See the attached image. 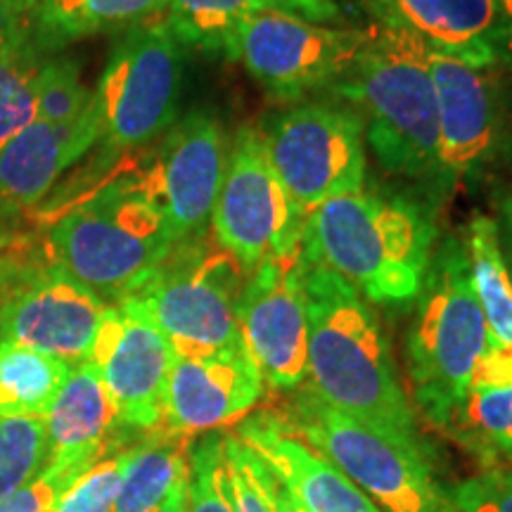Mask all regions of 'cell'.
<instances>
[{"label": "cell", "instance_id": "20", "mask_svg": "<svg viewBox=\"0 0 512 512\" xmlns=\"http://www.w3.org/2000/svg\"><path fill=\"white\" fill-rule=\"evenodd\" d=\"M377 22L411 31L430 50L496 67L505 36L498 0H366Z\"/></svg>", "mask_w": 512, "mask_h": 512}, {"label": "cell", "instance_id": "43", "mask_svg": "<svg viewBox=\"0 0 512 512\" xmlns=\"http://www.w3.org/2000/svg\"><path fill=\"white\" fill-rule=\"evenodd\" d=\"M15 242H17V233L10 228V223H0V254L8 252Z\"/></svg>", "mask_w": 512, "mask_h": 512}, {"label": "cell", "instance_id": "26", "mask_svg": "<svg viewBox=\"0 0 512 512\" xmlns=\"http://www.w3.org/2000/svg\"><path fill=\"white\" fill-rule=\"evenodd\" d=\"M69 370L62 358L0 342V420L43 418Z\"/></svg>", "mask_w": 512, "mask_h": 512}, {"label": "cell", "instance_id": "8", "mask_svg": "<svg viewBox=\"0 0 512 512\" xmlns=\"http://www.w3.org/2000/svg\"><path fill=\"white\" fill-rule=\"evenodd\" d=\"M287 425L342 470L380 510L439 512L446 505L434 484L425 448L337 411L311 389L294 396Z\"/></svg>", "mask_w": 512, "mask_h": 512}, {"label": "cell", "instance_id": "21", "mask_svg": "<svg viewBox=\"0 0 512 512\" xmlns=\"http://www.w3.org/2000/svg\"><path fill=\"white\" fill-rule=\"evenodd\" d=\"M43 422L48 439L46 465L64 467L76 475L105 458L114 425H119L105 384L88 361L69 370Z\"/></svg>", "mask_w": 512, "mask_h": 512}, {"label": "cell", "instance_id": "10", "mask_svg": "<svg viewBox=\"0 0 512 512\" xmlns=\"http://www.w3.org/2000/svg\"><path fill=\"white\" fill-rule=\"evenodd\" d=\"M306 219L309 214L275 174L259 128H240L211 214L216 245L252 273L266 259L297 254Z\"/></svg>", "mask_w": 512, "mask_h": 512}, {"label": "cell", "instance_id": "38", "mask_svg": "<svg viewBox=\"0 0 512 512\" xmlns=\"http://www.w3.org/2000/svg\"><path fill=\"white\" fill-rule=\"evenodd\" d=\"M31 0H0V48L29 22Z\"/></svg>", "mask_w": 512, "mask_h": 512}, {"label": "cell", "instance_id": "28", "mask_svg": "<svg viewBox=\"0 0 512 512\" xmlns=\"http://www.w3.org/2000/svg\"><path fill=\"white\" fill-rule=\"evenodd\" d=\"M166 0H79L53 29L34 34L43 53L53 55L67 43L81 41L86 36L105 34V31H126L150 19L162 17Z\"/></svg>", "mask_w": 512, "mask_h": 512}, {"label": "cell", "instance_id": "29", "mask_svg": "<svg viewBox=\"0 0 512 512\" xmlns=\"http://www.w3.org/2000/svg\"><path fill=\"white\" fill-rule=\"evenodd\" d=\"M91 105L93 91L81 79L79 62L64 55H48L34 79V119L74 124Z\"/></svg>", "mask_w": 512, "mask_h": 512}, {"label": "cell", "instance_id": "33", "mask_svg": "<svg viewBox=\"0 0 512 512\" xmlns=\"http://www.w3.org/2000/svg\"><path fill=\"white\" fill-rule=\"evenodd\" d=\"M223 453H226L228 484L235 512H271L264 460L247 444H242L238 434L223 437Z\"/></svg>", "mask_w": 512, "mask_h": 512}, {"label": "cell", "instance_id": "5", "mask_svg": "<svg viewBox=\"0 0 512 512\" xmlns=\"http://www.w3.org/2000/svg\"><path fill=\"white\" fill-rule=\"evenodd\" d=\"M491 335L472 290L465 242L434 247L406 339L408 387L430 425L448 430Z\"/></svg>", "mask_w": 512, "mask_h": 512}, {"label": "cell", "instance_id": "1", "mask_svg": "<svg viewBox=\"0 0 512 512\" xmlns=\"http://www.w3.org/2000/svg\"><path fill=\"white\" fill-rule=\"evenodd\" d=\"M304 294L311 392L351 418L425 448L373 304L342 275L309 261H304Z\"/></svg>", "mask_w": 512, "mask_h": 512}, {"label": "cell", "instance_id": "47", "mask_svg": "<svg viewBox=\"0 0 512 512\" xmlns=\"http://www.w3.org/2000/svg\"><path fill=\"white\" fill-rule=\"evenodd\" d=\"M297 508H299V505H297ZM299 512H302V510H299Z\"/></svg>", "mask_w": 512, "mask_h": 512}, {"label": "cell", "instance_id": "16", "mask_svg": "<svg viewBox=\"0 0 512 512\" xmlns=\"http://www.w3.org/2000/svg\"><path fill=\"white\" fill-rule=\"evenodd\" d=\"M439 117V188L482 174L501 145V100L489 67L427 53Z\"/></svg>", "mask_w": 512, "mask_h": 512}, {"label": "cell", "instance_id": "31", "mask_svg": "<svg viewBox=\"0 0 512 512\" xmlns=\"http://www.w3.org/2000/svg\"><path fill=\"white\" fill-rule=\"evenodd\" d=\"M190 512H235L230 496L223 437L209 434L190 451L188 475Z\"/></svg>", "mask_w": 512, "mask_h": 512}, {"label": "cell", "instance_id": "22", "mask_svg": "<svg viewBox=\"0 0 512 512\" xmlns=\"http://www.w3.org/2000/svg\"><path fill=\"white\" fill-rule=\"evenodd\" d=\"M448 432L475 451L494 460L512 453V349L491 339L467 382Z\"/></svg>", "mask_w": 512, "mask_h": 512}, {"label": "cell", "instance_id": "34", "mask_svg": "<svg viewBox=\"0 0 512 512\" xmlns=\"http://www.w3.org/2000/svg\"><path fill=\"white\" fill-rule=\"evenodd\" d=\"M448 505L456 512H512V472L486 470L453 484Z\"/></svg>", "mask_w": 512, "mask_h": 512}, {"label": "cell", "instance_id": "11", "mask_svg": "<svg viewBox=\"0 0 512 512\" xmlns=\"http://www.w3.org/2000/svg\"><path fill=\"white\" fill-rule=\"evenodd\" d=\"M368 41V29H342L261 10L240 31L235 60L275 100L335 88Z\"/></svg>", "mask_w": 512, "mask_h": 512}, {"label": "cell", "instance_id": "25", "mask_svg": "<svg viewBox=\"0 0 512 512\" xmlns=\"http://www.w3.org/2000/svg\"><path fill=\"white\" fill-rule=\"evenodd\" d=\"M261 10L264 0H166L164 22L181 46L235 60L242 27Z\"/></svg>", "mask_w": 512, "mask_h": 512}, {"label": "cell", "instance_id": "3", "mask_svg": "<svg viewBox=\"0 0 512 512\" xmlns=\"http://www.w3.org/2000/svg\"><path fill=\"white\" fill-rule=\"evenodd\" d=\"M411 31L375 22L354 67L332 91L361 107L366 140L389 174L437 181L439 117L427 62Z\"/></svg>", "mask_w": 512, "mask_h": 512}, {"label": "cell", "instance_id": "4", "mask_svg": "<svg viewBox=\"0 0 512 512\" xmlns=\"http://www.w3.org/2000/svg\"><path fill=\"white\" fill-rule=\"evenodd\" d=\"M176 245L138 171L102 183L60 214L46 235L48 261L107 304L136 292Z\"/></svg>", "mask_w": 512, "mask_h": 512}, {"label": "cell", "instance_id": "13", "mask_svg": "<svg viewBox=\"0 0 512 512\" xmlns=\"http://www.w3.org/2000/svg\"><path fill=\"white\" fill-rule=\"evenodd\" d=\"M226 164V136L211 112L192 110L159 138V147L138 174L162 207L176 242L204 238Z\"/></svg>", "mask_w": 512, "mask_h": 512}, {"label": "cell", "instance_id": "30", "mask_svg": "<svg viewBox=\"0 0 512 512\" xmlns=\"http://www.w3.org/2000/svg\"><path fill=\"white\" fill-rule=\"evenodd\" d=\"M48 458L43 418L0 420V498L15 494L41 475Z\"/></svg>", "mask_w": 512, "mask_h": 512}, {"label": "cell", "instance_id": "23", "mask_svg": "<svg viewBox=\"0 0 512 512\" xmlns=\"http://www.w3.org/2000/svg\"><path fill=\"white\" fill-rule=\"evenodd\" d=\"M472 290L494 342L512 349V275L505 264L494 216L475 211L465 233Z\"/></svg>", "mask_w": 512, "mask_h": 512}, {"label": "cell", "instance_id": "37", "mask_svg": "<svg viewBox=\"0 0 512 512\" xmlns=\"http://www.w3.org/2000/svg\"><path fill=\"white\" fill-rule=\"evenodd\" d=\"M79 0H31L29 27L34 34L53 29L57 22H62L76 8Z\"/></svg>", "mask_w": 512, "mask_h": 512}, {"label": "cell", "instance_id": "19", "mask_svg": "<svg viewBox=\"0 0 512 512\" xmlns=\"http://www.w3.org/2000/svg\"><path fill=\"white\" fill-rule=\"evenodd\" d=\"M100 140L95 102L74 124L29 121L0 150V223L36 207Z\"/></svg>", "mask_w": 512, "mask_h": 512}, {"label": "cell", "instance_id": "12", "mask_svg": "<svg viewBox=\"0 0 512 512\" xmlns=\"http://www.w3.org/2000/svg\"><path fill=\"white\" fill-rule=\"evenodd\" d=\"M105 299L53 261L15 264L8 259L0 283V342L62 358L86 361L107 311Z\"/></svg>", "mask_w": 512, "mask_h": 512}, {"label": "cell", "instance_id": "45", "mask_svg": "<svg viewBox=\"0 0 512 512\" xmlns=\"http://www.w3.org/2000/svg\"><path fill=\"white\" fill-rule=\"evenodd\" d=\"M439 512H456V510H453V508H451V505H448V503H446V505H444V508H441Z\"/></svg>", "mask_w": 512, "mask_h": 512}, {"label": "cell", "instance_id": "14", "mask_svg": "<svg viewBox=\"0 0 512 512\" xmlns=\"http://www.w3.org/2000/svg\"><path fill=\"white\" fill-rule=\"evenodd\" d=\"M174 349L138 304L107 306L86 361L100 375L119 425L157 430Z\"/></svg>", "mask_w": 512, "mask_h": 512}, {"label": "cell", "instance_id": "27", "mask_svg": "<svg viewBox=\"0 0 512 512\" xmlns=\"http://www.w3.org/2000/svg\"><path fill=\"white\" fill-rule=\"evenodd\" d=\"M46 57L29 22L0 48V150L34 121V79Z\"/></svg>", "mask_w": 512, "mask_h": 512}, {"label": "cell", "instance_id": "40", "mask_svg": "<svg viewBox=\"0 0 512 512\" xmlns=\"http://www.w3.org/2000/svg\"><path fill=\"white\" fill-rule=\"evenodd\" d=\"M266 491H268V501H271V512H299L297 503H294V498L290 496V491L275 479V475L268 470V467H266Z\"/></svg>", "mask_w": 512, "mask_h": 512}, {"label": "cell", "instance_id": "7", "mask_svg": "<svg viewBox=\"0 0 512 512\" xmlns=\"http://www.w3.org/2000/svg\"><path fill=\"white\" fill-rule=\"evenodd\" d=\"M183 50L164 17L121 31L93 91L102 152L121 157L174 126L183 91Z\"/></svg>", "mask_w": 512, "mask_h": 512}, {"label": "cell", "instance_id": "18", "mask_svg": "<svg viewBox=\"0 0 512 512\" xmlns=\"http://www.w3.org/2000/svg\"><path fill=\"white\" fill-rule=\"evenodd\" d=\"M238 439L264 460L302 512H380L351 479L311 448L285 418L259 413L245 420Z\"/></svg>", "mask_w": 512, "mask_h": 512}, {"label": "cell", "instance_id": "46", "mask_svg": "<svg viewBox=\"0 0 512 512\" xmlns=\"http://www.w3.org/2000/svg\"><path fill=\"white\" fill-rule=\"evenodd\" d=\"M510 460H512V453H510Z\"/></svg>", "mask_w": 512, "mask_h": 512}, {"label": "cell", "instance_id": "42", "mask_svg": "<svg viewBox=\"0 0 512 512\" xmlns=\"http://www.w3.org/2000/svg\"><path fill=\"white\" fill-rule=\"evenodd\" d=\"M498 12H501L505 36L512 38V0H498Z\"/></svg>", "mask_w": 512, "mask_h": 512}, {"label": "cell", "instance_id": "9", "mask_svg": "<svg viewBox=\"0 0 512 512\" xmlns=\"http://www.w3.org/2000/svg\"><path fill=\"white\" fill-rule=\"evenodd\" d=\"M275 174L306 214L363 190L366 126L354 107L304 102L266 119L261 128Z\"/></svg>", "mask_w": 512, "mask_h": 512}, {"label": "cell", "instance_id": "44", "mask_svg": "<svg viewBox=\"0 0 512 512\" xmlns=\"http://www.w3.org/2000/svg\"><path fill=\"white\" fill-rule=\"evenodd\" d=\"M5 268H8V259H0V283H3V275H5Z\"/></svg>", "mask_w": 512, "mask_h": 512}, {"label": "cell", "instance_id": "39", "mask_svg": "<svg viewBox=\"0 0 512 512\" xmlns=\"http://www.w3.org/2000/svg\"><path fill=\"white\" fill-rule=\"evenodd\" d=\"M498 235H501V249L505 256V264H508V271L512 275V190L501 195L498 200Z\"/></svg>", "mask_w": 512, "mask_h": 512}, {"label": "cell", "instance_id": "6", "mask_svg": "<svg viewBox=\"0 0 512 512\" xmlns=\"http://www.w3.org/2000/svg\"><path fill=\"white\" fill-rule=\"evenodd\" d=\"M245 278L235 256L216 242L185 240L126 299L147 313L176 356L214 354L242 342L238 299Z\"/></svg>", "mask_w": 512, "mask_h": 512}, {"label": "cell", "instance_id": "2", "mask_svg": "<svg viewBox=\"0 0 512 512\" xmlns=\"http://www.w3.org/2000/svg\"><path fill=\"white\" fill-rule=\"evenodd\" d=\"M437 242L420 204L401 195L356 190L309 211L302 256L342 275L370 304L418 299Z\"/></svg>", "mask_w": 512, "mask_h": 512}, {"label": "cell", "instance_id": "17", "mask_svg": "<svg viewBox=\"0 0 512 512\" xmlns=\"http://www.w3.org/2000/svg\"><path fill=\"white\" fill-rule=\"evenodd\" d=\"M264 377L247 344L200 356H176L164 392L162 432L219 430L247 415L264 394Z\"/></svg>", "mask_w": 512, "mask_h": 512}, {"label": "cell", "instance_id": "15", "mask_svg": "<svg viewBox=\"0 0 512 512\" xmlns=\"http://www.w3.org/2000/svg\"><path fill=\"white\" fill-rule=\"evenodd\" d=\"M238 325L268 387L283 392L302 387L309 342L302 249L266 259L247 273L238 299Z\"/></svg>", "mask_w": 512, "mask_h": 512}, {"label": "cell", "instance_id": "24", "mask_svg": "<svg viewBox=\"0 0 512 512\" xmlns=\"http://www.w3.org/2000/svg\"><path fill=\"white\" fill-rule=\"evenodd\" d=\"M190 437L162 432L128 451L126 470L110 512H152L190 467Z\"/></svg>", "mask_w": 512, "mask_h": 512}, {"label": "cell", "instance_id": "36", "mask_svg": "<svg viewBox=\"0 0 512 512\" xmlns=\"http://www.w3.org/2000/svg\"><path fill=\"white\" fill-rule=\"evenodd\" d=\"M264 5L268 10L285 12V15L316 24H332L342 17L335 0H264Z\"/></svg>", "mask_w": 512, "mask_h": 512}, {"label": "cell", "instance_id": "35", "mask_svg": "<svg viewBox=\"0 0 512 512\" xmlns=\"http://www.w3.org/2000/svg\"><path fill=\"white\" fill-rule=\"evenodd\" d=\"M79 477L72 470L57 465H46L34 482L15 491V494L0 498V512H43L50 508L64 489Z\"/></svg>", "mask_w": 512, "mask_h": 512}, {"label": "cell", "instance_id": "41", "mask_svg": "<svg viewBox=\"0 0 512 512\" xmlns=\"http://www.w3.org/2000/svg\"><path fill=\"white\" fill-rule=\"evenodd\" d=\"M188 475H190V467L188 472L178 479L174 484V489L169 491V496L164 498L162 505L152 512H190V503H188Z\"/></svg>", "mask_w": 512, "mask_h": 512}, {"label": "cell", "instance_id": "32", "mask_svg": "<svg viewBox=\"0 0 512 512\" xmlns=\"http://www.w3.org/2000/svg\"><path fill=\"white\" fill-rule=\"evenodd\" d=\"M128 451L100 458L53 503L55 512H110L126 470Z\"/></svg>", "mask_w": 512, "mask_h": 512}]
</instances>
